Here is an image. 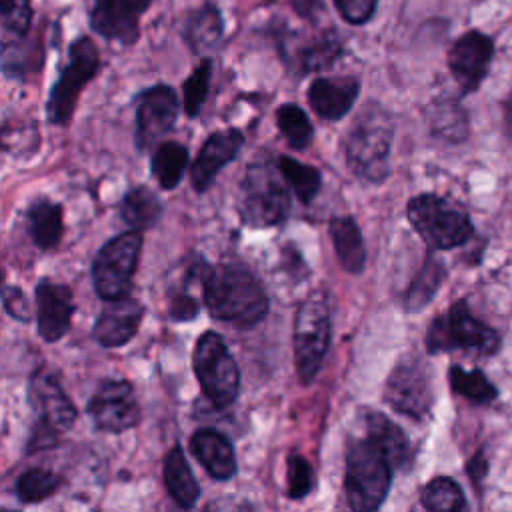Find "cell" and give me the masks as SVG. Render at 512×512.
<instances>
[{
    "label": "cell",
    "mask_w": 512,
    "mask_h": 512,
    "mask_svg": "<svg viewBox=\"0 0 512 512\" xmlns=\"http://www.w3.org/2000/svg\"><path fill=\"white\" fill-rule=\"evenodd\" d=\"M190 448L214 480H230L236 474V454L224 434L202 428L190 438Z\"/></svg>",
    "instance_id": "20"
},
{
    "label": "cell",
    "mask_w": 512,
    "mask_h": 512,
    "mask_svg": "<svg viewBox=\"0 0 512 512\" xmlns=\"http://www.w3.org/2000/svg\"><path fill=\"white\" fill-rule=\"evenodd\" d=\"M394 126L390 114L376 102H368L344 136L348 168L366 182H382L390 172L388 156Z\"/></svg>",
    "instance_id": "2"
},
{
    "label": "cell",
    "mask_w": 512,
    "mask_h": 512,
    "mask_svg": "<svg viewBox=\"0 0 512 512\" xmlns=\"http://www.w3.org/2000/svg\"><path fill=\"white\" fill-rule=\"evenodd\" d=\"M160 214H162V204L158 196L146 186H136L130 192H126L120 204L122 220L130 224L134 230L150 228L152 224H156Z\"/></svg>",
    "instance_id": "27"
},
{
    "label": "cell",
    "mask_w": 512,
    "mask_h": 512,
    "mask_svg": "<svg viewBox=\"0 0 512 512\" xmlns=\"http://www.w3.org/2000/svg\"><path fill=\"white\" fill-rule=\"evenodd\" d=\"M60 486V478L44 468H30L26 470L18 482L16 492L22 502H40L52 496Z\"/></svg>",
    "instance_id": "35"
},
{
    "label": "cell",
    "mask_w": 512,
    "mask_h": 512,
    "mask_svg": "<svg viewBox=\"0 0 512 512\" xmlns=\"http://www.w3.org/2000/svg\"><path fill=\"white\" fill-rule=\"evenodd\" d=\"M0 298L4 302V308L8 310L10 316H14L20 322L30 320V306L24 296V292L18 286H2L0 288Z\"/></svg>",
    "instance_id": "40"
},
{
    "label": "cell",
    "mask_w": 512,
    "mask_h": 512,
    "mask_svg": "<svg viewBox=\"0 0 512 512\" xmlns=\"http://www.w3.org/2000/svg\"><path fill=\"white\" fill-rule=\"evenodd\" d=\"M142 250L140 230H130L108 240L92 262L94 290L102 300L130 294L132 278Z\"/></svg>",
    "instance_id": "9"
},
{
    "label": "cell",
    "mask_w": 512,
    "mask_h": 512,
    "mask_svg": "<svg viewBox=\"0 0 512 512\" xmlns=\"http://www.w3.org/2000/svg\"><path fill=\"white\" fill-rule=\"evenodd\" d=\"M492 56V38L478 30H470L452 42L448 50V68L464 94L474 92L482 84Z\"/></svg>",
    "instance_id": "13"
},
{
    "label": "cell",
    "mask_w": 512,
    "mask_h": 512,
    "mask_svg": "<svg viewBox=\"0 0 512 512\" xmlns=\"http://www.w3.org/2000/svg\"><path fill=\"white\" fill-rule=\"evenodd\" d=\"M28 398L32 410L38 414L40 424L48 426L56 434L72 428L76 420V408L50 370L40 368L32 374Z\"/></svg>",
    "instance_id": "14"
},
{
    "label": "cell",
    "mask_w": 512,
    "mask_h": 512,
    "mask_svg": "<svg viewBox=\"0 0 512 512\" xmlns=\"http://www.w3.org/2000/svg\"><path fill=\"white\" fill-rule=\"evenodd\" d=\"M500 348V334L488 324L480 322L464 300L454 302L444 314H438L426 332L428 354L466 350L474 354H496Z\"/></svg>",
    "instance_id": "5"
},
{
    "label": "cell",
    "mask_w": 512,
    "mask_h": 512,
    "mask_svg": "<svg viewBox=\"0 0 512 512\" xmlns=\"http://www.w3.org/2000/svg\"><path fill=\"white\" fill-rule=\"evenodd\" d=\"M366 434L384 452L392 470L406 466L410 456V442L398 424L380 412H372L366 418Z\"/></svg>",
    "instance_id": "23"
},
{
    "label": "cell",
    "mask_w": 512,
    "mask_h": 512,
    "mask_svg": "<svg viewBox=\"0 0 512 512\" xmlns=\"http://www.w3.org/2000/svg\"><path fill=\"white\" fill-rule=\"evenodd\" d=\"M422 506L432 512L440 510H462L466 508V500L462 488L448 476H438L430 480L422 490Z\"/></svg>",
    "instance_id": "33"
},
{
    "label": "cell",
    "mask_w": 512,
    "mask_h": 512,
    "mask_svg": "<svg viewBox=\"0 0 512 512\" xmlns=\"http://www.w3.org/2000/svg\"><path fill=\"white\" fill-rule=\"evenodd\" d=\"M192 364L202 392L214 406L226 408L236 400L240 390V372L218 332L208 330L198 338Z\"/></svg>",
    "instance_id": "8"
},
{
    "label": "cell",
    "mask_w": 512,
    "mask_h": 512,
    "mask_svg": "<svg viewBox=\"0 0 512 512\" xmlns=\"http://www.w3.org/2000/svg\"><path fill=\"white\" fill-rule=\"evenodd\" d=\"M278 170L284 174L286 182L292 186V190L296 192V196L302 204L312 202V198L318 194L320 184H322L320 172L314 166L302 164L290 156H280Z\"/></svg>",
    "instance_id": "32"
},
{
    "label": "cell",
    "mask_w": 512,
    "mask_h": 512,
    "mask_svg": "<svg viewBox=\"0 0 512 512\" xmlns=\"http://www.w3.org/2000/svg\"><path fill=\"white\" fill-rule=\"evenodd\" d=\"M240 216L254 228L276 226L290 212V196L282 176L270 160H256L246 168L238 196Z\"/></svg>",
    "instance_id": "4"
},
{
    "label": "cell",
    "mask_w": 512,
    "mask_h": 512,
    "mask_svg": "<svg viewBox=\"0 0 512 512\" xmlns=\"http://www.w3.org/2000/svg\"><path fill=\"white\" fill-rule=\"evenodd\" d=\"M448 380L456 394L468 398L474 404H488L498 396V390L482 370H464L462 366L452 364L448 370Z\"/></svg>",
    "instance_id": "31"
},
{
    "label": "cell",
    "mask_w": 512,
    "mask_h": 512,
    "mask_svg": "<svg viewBox=\"0 0 512 512\" xmlns=\"http://www.w3.org/2000/svg\"><path fill=\"white\" fill-rule=\"evenodd\" d=\"M392 482V466L384 452L366 436L350 442L346 450L344 490L348 506L370 512L382 506Z\"/></svg>",
    "instance_id": "3"
},
{
    "label": "cell",
    "mask_w": 512,
    "mask_h": 512,
    "mask_svg": "<svg viewBox=\"0 0 512 512\" xmlns=\"http://www.w3.org/2000/svg\"><path fill=\"white\" fill-rule=\"evenodd\" d=\"M74 312L72 292L64 284L40 280L36 286V314L38 332L46 342L60 340L68 328Z\"/></svg>",
    "instance_id": "17"
},
{
    "label": "cell",
    "mask_w": 512,
    "mask_h": 512,
    "mask_svg": "<svg viewBox=\"0 0 512 512\" xmlns=\"http://www.w3.org/2000/svg\"><path fill=\"white\" fill-rule=\"evenodd\" d=\"M130 4H132V8L140 14V12H144L146 8H148V4H150V0H128Z\"/></svg>",
    "instance_id": "44"
},
{
    "label": "cell",
    "mask_w": 512,
    "mask_h": 512,
    "mask_svg": "<svg viewBox=\"0 0 512 512\" xmlns=\"http://www.w3.org/2000/svg\"><path fill=\"white\" fill-rule=\"evenodd\" d=\"M330 334L328 294L316 290L306 296L294 318V362L302 384H310L320 372L330 346Z\"/></svg>",
    "instance_id": "6"
},
{
    "label": "cell",
    "mask_w": 512,
    "mask_h": 512,
    "mask_svg": "<svg viewBox=\"0 0 512 512\" xmlns=\"http://www.w3.org/2000/svg\"><path fill=\"white\" fill-rule=\"evenodd\" d=\"M98 64V50L92 40L86 36L76 38L70 46L68 64L60 74L58 82L54 84L46 104V116L52 124H66L70 120L78 94L84 84L96 74Z\"/></svg>",
    "instance_id": "10"
},
{
    "label": "cell",
    "mask_w": 512,
    "mask_h": 512,
    "mask_svg": "<svg viewBox=\"0 0 512 512\" xmlns=\"http://www.w3.org/2000/svg\"><path fill=\"white\" fill-rule=\"evenodd\" d=\"M442 280H444L442 262L438 258H434L432 254H428V258L424 260L422 268L418 270V274L414 276V280L406 292V310L408 312L422 310L434 298Z\"/></svg>",
    "instance_id": "30"
},
{
    "label": "cell",
    "mask_w": 512,
    "mask_h": 512,
    "mask_svg": "<svg viewBox=\"0 0 512 512\" xmlns=\"http://www.w3.org/2000/svg\"><path fill=\"white\" fill-rule=\"evenodd\" d=\"M506 132L512 138V96L506 102Z\"/></svg>",
    "instance_id": "43"
},
{
    "label": "cell",
    "mask_w": 512,
    "mask_h": 512,
    "mask_svg": "<svg viewBox=\"0 0 512 512\" xmlns=\"http://www.w3.org/2000/svg\"><path fill=\"white\" fill-rule=\"evenodd\" d=\"M212 74V62L202 60L196 70L190 74V78L184 82V110L188 116H196L206 100L208 84Z\"/></svg>",
    "instance_id": "36"
},
{
    "label": "cell",
    "mask_w": 512,
    "mask_h": 512,
    "mask_svg": "<svg viewBox=\"0 0 512 512\" xmlns=\"http://www.w3.org/2000/svg\"><path fill=\"white\" fill-rule=\"evenodd\" d=\"M30 234L36 246L48 250L62 238V208L50 200H38L28 210Z\"/></svg>",
    "instance_id": "26"
},
{
    "label": "cell",
    "mask_w": 512,
    "mask_h": 512,
    "mask_svg": "<svg viewBox=\"0 0 512 512\" xmlns=\"http://www.w3.org/2000/svg\"><path fill=\"white\" fill-rule=\"evenodd\" d=\"M406 216L430 250H450L472 236L468 214L436 194L414 196L406 206Z\"/></svg>",
    "instance_id": "7"
},
{
    "label": "cell",
    "mask_w": 512,
    "mask_h": 512,
    "mask_svg": "<svg viewBox=\"0 0 512 512\" xmlns=\"http://www.w3.org/2000/svg\"><path fill=\"white\" fill-rule=\"evenodd\" d=\"M330 236L334 242L340 266L350 274H360L366 264V250L358 224L350 216H336L330 220Z\"/></svg>",
    "instance_id": "22"
},
{
    "label": "cell",
    "mask_w": 512,
    "mask_h": 512,
    "mask_svg": "<svg viewBox=\"0 0 512 512\" xmlns=\"http://www.w3.org/2000/svg\"><path fill=\"white\" fill-rule=\"evenodd\" d=\"M334 4L346 22L360 26L374 16L378 0H334Z\"/></svg>",
    "instance_id": "39"
},
{
    "label": "cell",
    "mask_w": 512,
    "mask_h": 512,
    "mask_svg": "<svg viewBox=\"0 0 512 512\" xmlns=\"http://www.w3.org/2000/svg\"><path fill=\"white\" fill-rule=\"evenodd\" d=\"M204 304L212 318L238 328L256 326L268 312L262 282L242 264H218L204 278Z\"/></svg>",
    "instance_id": "1"
},
{
    "label": "cell",
    "mask_w": 512,
    "mask_h": 512,
    "mask_svg": "<svg viewBox=\"0 0 512 512\" xmlns=\"http://www.w3.org/2000/svg\"><path fill=\"white\" fill-rule=\"evenodd\" d=\"M88 416L94 428L102 432L120 434L136 426L140 420V406L132 384L126 380L102 382L88 402Z\"/></svg>",
    "instance_id": "12"
},
{
    "label": "cell",
    "mask_w": 512,
    "mask_h": 512,
    "mask_svg": "<svg viewBox=\"0 0 512 512\" xmlns=\"http://www.w3.org/2000/svg\"><path fill=\"white\" fill-rule=\"evenodd\" d=\"M314 486V472L308 460L300 454L288 456V498L300 500L310 494Z\"/></svg>",
    "instance_id": "37"
},
{
    "label": "cell",
    "mask_w": 512,
    "mask_h": 512,
    "mask_svg": "<svg viewBox=\"0 0 512 512\" xmlns=\"http://www.w3.org/2000/svg\"><path fill=\"white\" fill-rule=\"evenodd\" d=\"M384 400L400 414L416 420L424 418L434 402L432 380L426 366L418 360L400 362L386 380Z\"/></svg>",
    "instance_id": "11"
},
{
    "label": "cell",
    "mask_w": 512,
    "mask_h": 512,
    "mask_svg": "<svg viewBox=\"0 0 512 512\" xmlns=\"http://www.w3.org/2000/svg\"><path fill=\"white\" fill-rule=\"evenodd\" d=\"M468 474H470V478L478 484V482H482V478L486 476V470H488V462L484 460V452L480 450V452H476V456L468 462Z\"/></svg>",
    "instance_id": "42"
},
{
    "label": "cell",
    "mask_w": 512,
    "mask_h": 512,
    "mask_svg": "<svg viewBox=\"0 0 512 512\" xmlns=\"http://www.w3.org/2000/svg\"><path fill=\"white\" fill-rule=\"evenodd\" d=\"M188 164V150L178 142H164L152 156V172L164 190H172L180 184Z\"/></svg>",
    "instance_id": "29"
},
{
    "label": "cell",
    "mask_w": 512,
    "mask_h": 512,
    "mask_svg": "<svg viewBox=\"0 0 512 512\" xmlns=\"http://www.w3.org/2000/svg\"><path fill=\"white\" fill-rule=\"evenodd\" d=\"M178 118V98L170 86L148 88L136 108V144L140 150L160 140Z\"/></svg>",
    "instance_id": "15"
},
{
    "label": "cell",
    "mask_w": 512,
    "mask_h": 512,
    "mask_svg": "<svg viewBox=\"0 0 512 512\" xmlns=\"http://www.w3.org/2000/svg\"><path fill=\"white\" fill-rule=\"evenodd\" d=\"M360 82L354 76L316 78L308 88V104L324 120H340L356 102Z\"/></svg>",
    "instance_id": "19"
},
{
    "label": "cell",
    "mask_w": 512,
    "mask_h": 512,
    "mask_svg": "<svg viewBox=\"0 0 512 512\" xmlns=\"http://www.w3.org/2000/svg\"><path fill=\"white\" fill-rule=\"evenodd\" d=\"M30 20L32 8L28 0H0V22L8 32L16 36L26 34Z\"/></svg>",
    "instance_id": "38"
},
{
    "label": "cell",
    "mask_w": 512,
    "mask_h": 512,
    "mask_svg": "<svg viewBox=\"0 0 512 512\" xmlns=\"http://www.w3.org/2000/svg\"><path fill=\"white\" fill-rule=\"evenodd\" d=\"M164 484L180 508H192L200 496L198 482L178 444L164 458Z\"/></svg>",
    "instance_id": "24"
},
{
    "label": "cell",
    "mask_w": 512,
    "mask_h": 512,
    "mask_svg": "<svg viewBox=\"0 0 512 512\" xmlns=\"http://www.w3.org/2000/svg\"><path fill=\"white\" fill-rule=\"evenodd\" d=\"M222 30H224V22L218 8L206 4L190 16L186 24V40L194 52L202 54L218 46L222 38Z\"/></svg>",
    "instance_id": "25"
},
{
    "label": "cell",
    "mask_w": 512,
    "mask_h": 512,
    "mask_svg": "<svg viewBox=\"0 0 512 512\" xmlns=\"http://www.w3.org/2000/svg\"><path fill=\"white\" fill-rule=\"evenodd\" d=\"M276 124L292 148H306L312 140L314 130L306 112L296 104H282L276 110Z\"/></svg>",
    "instance_id": "34"
},
{
    "label": "cell",
    "mask_w": 512,
    "mask_h": 512,
    "mask_svg": "<svg viewBox=\"0 0 512 512\" xmlns=\"http://www.w3.org/2000/svg\"><path fill=\"white\" fill-rule=\"evenodd\" d=\"M244 142L242 132L230 128L222 132H214L198 152L192 170H190V182L196 192H204L216 178V174L236 158L240 146Z\"/></svg>",
    "instance_id": "18"
},
{
    "label": "cell",
    "mask_w": 512,
    "mask_h": 512,
    "mask_svg": "<svg viewBox=\"0 0 512 512\" xmlns=\"http://www.w3.org/2000/svg\"><path fill=\"white\" fill-rule=\"evenodd\" d=\"M426 116H428L430 130L444 140L458 142V140L466 138V134H468L466 112L452 100L434 102L426 110Z\"/></svg>",
    "instance_id": "28"
},
{
    "label": "cell",
    "mask_w": 512,
    "mask_h": 512,
    "mask_svg": "<svg viewBox=\"0 0 512 512\" xmlns=\"http://www.w3.org/2000/svg\"><path fill=\"white\" fill-rule=\"evenodd\" d=\"M142 314V304L130 296L106 300L92 328V336L104 348L122 346L136 334Z\"/></svg>",
    "instance_id": "16"
},
{
    "label": "cell",
    "mask_w": 512,
    "mask_h": 512,
    "mask_svg": "<svg viewBox=\"0 0 512 512\" xmlns=\"http://www.w3.org/2000/svg\"><path fill=\"white\" fill-rule=\"evenodd\" d=\"M92 28L110 40L130 44L138 36V12L128 0H94Z\"/></svg>",
    "instance_id": "21"
},
{
    "label": "cell",
    "mask_w": 512,
    "mask_h": 512,
    "mask_svg": "<svg viewBox=\"0 0 512 512\" xmlns=\"http://www.w3.org/2000/svg\"><path fill=\"white\" fill-rule=\"evenodd\" d=\"M198 310H200L198 302L188 294L176 296L170 304V316L174 320H192L198 314Z\"/></svg>",
    "instance_id": "41"
}]
</instances>
